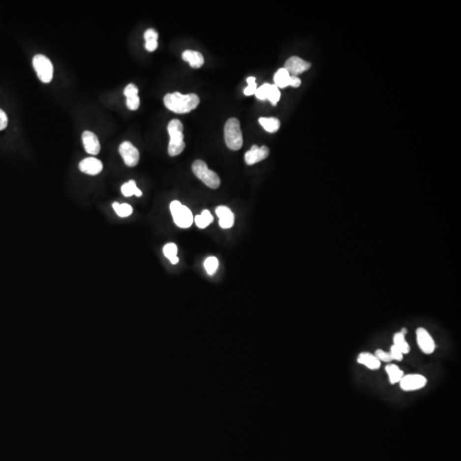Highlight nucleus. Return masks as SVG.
<instances>
[{
    "label": "nucleus",
    "instance_id": "4468645a",
    "mask_svg": "<svg viewBox=\"0 0 461 461\" xmlns=\"http://www.w3.org/2000/svg\"><path fill=\"white\" fill-rule=\"evenodd\" d=\"M217 216L219 217V224L223 229H229L234 225V214L229 207L226 206H219L215 209Z\"/></svg>",
    "mask_w": 461,
    "mask_h": 461
},
{
    "label": "nucleus",
    "instance_id": "0eeeda50",
    "mask_svg": "<svg viewBox=\"0 0 461 461\" xmlns=\"http://www.w3.org/2000/svg\"><path fill=\"white\" fill-rule=\"evenodd\" d=\"M400 387L403 391H415L425 387L427 384V378L421 374L404 375L399 382Z\"/></svg>",
    "mask_w": 461,
    "mask_h": 461
},
{
    "label": "nucleus",
    "instance_id": "2f4dec72",
    "mask_svg": "<svg viewBox=\"0 0 461 461\" xmlns=\"http://www.w3.org/2000/svg\"><path fill=\"white\" fill-rule=\"evenodd\" d=\"M194 221H195V224L197 225V226L199 227V228H201V229L206 228L208 225H210L209 223L207 222V220H205L204 217L202 216L201 214L197 215V216L194 218Z\"/></svg>",
    "mask_w": 461,
    "mask_h": 461
},
{
    "label": "nucleus",
    "instance_id": "7c9ffc66",
    "mask_svg": "<svg viewBox=\"0 0 461 461\" xmlns=\"http://www.w3.org/2000/svg\"><path fill=\"white\" fill-rule=\"evenodd\" d=\"M390 354L392 360L402 361L403 359V356H404V355H403V354L402 353V351H401L398 348H396L395 345H392V346L390 347Z\"/></svg>",
    "mask_w": 461,
    "mask_h": 461
},
{
    "label": "nucleus",
    "instance_id": "f8f14e48",
    "mask_svg": "<svg viewBox=\"0 0 461 461\" xmlns=\"http://www.w3.org/2000/svg\"><path fill=\"white\" fill-rule=\"evenodd\" d=\"M82 142H83L85 151L88 154L96 155L100 152L101 146H100L99 138L93 132L85 131L82 134Z\"/></svg>",
    "mask_w": 461,
    "mask_h": 461
},
{
    "label": "nucleus",
    "instance_id": "6ab92c4d",
    "mask_svg": "<svg viewBox=\"0 0 461 461\" xmlns=\"http://www.w3.org/2000/svg\"><path fill=\"white\" fill-rule=\"evenodd\" d=\"M144 37L146 40V49L152 52L158 47V33L153 28H150L146 30V33L144 34Z\"/></svg>",
    "mask_w": 461,
    "mask_h": 461
},
{
    "label": "nucleus",
    "instance_id": "6e6552de",
    "mask_svg": "<svg viewBox=\"0 0 461 461\" xmlns=\"http://www.w3.org/2000/svg\"><path fill=\"white\" fill-rule=\"evenodd\" d=\"M119 152L123 158L125 164L128 167H135L140 161V152L129 141L121 143L119 147Z\"/></svg>",
    "mask_w": 461,
    "mask_h": 461
},
{
    "label": "nucleus",
    "instance_id": "aec40b11",
    "mask_svg": "<svg viewBox=\"0 0 461 461\" xmlns=\"http://www.w3.org/2000/svg\"><path fill=\"white\" fill-rule=\"evenodd\" d=\"M259 122L261 127L268 133H276L280 127V121L275 117H260Z\"/></svg>",
    "mask_w": 461,
    "mask_h": 461
},
{
    "label": "nucleus",
    "instance_id": "f257e3e1",
    "mask_svg": "<svg viewBox=\"0 0 461 461\" xmlns=\"http://www.w3.org/2000/svg\"><path fill=\"white\" fill-rule=\"evenodd\" d=\"M167 108L176 114H186L195 109L200 103V99L195 93L183 95L181 93H168L164 97Z\"/></svg>",
    "mask_w": 461,
    "mask_h": 461
},
{
    "label": "nucleus",
    "instance_id": "393cba45",
    "mask_svg": "<svg viewBox=\"0 0 461 461\" xmlns=\"http://www.w3.org/2000/svg\"><path fill=\"white\" fill-rule=\"evenodd\" d=\"M112 207L115 211V213L118 214V216L122 217V218L130 216L133 213V207L127 204L120 205L118 203H114L112 205Z\"/></svg>",
    "mask_w": 461,
    "mask_h": 461
},
{
    "label": "nucleus",
    "instance_id": "412c9836",
    "mask_svg": "<svg viewBox=\"0 0 461 461\" xmlns=\"http://www.w3.org/2000/svg\"><path fill=\"white\" fill-rule=\"evenodd\" d=\"M291 75L285 68H280L274 75V85L278 88H285L289 87Z\"/></svg>",
    "mask_w": 461,
    "mask_h": 461
},
{
    "label": "nucleus",
    "instance_id": "9d476101",
    "mask_svg": "<svg viewBox=\"0 0 461 461\" xmlns=\"http://www.w3.org/2000/svg\"><path fill=\"white\" fill-rule=\"evenodd\" d=\"M311 63L298 56H291L286 61L285 68L291 76H297L309 69Z\"/></svg>",
    "mask_w": 461,
    "mask_h": 461
},
{
    "label": "nucleus",
    "instance_id": "c9c22d12",
    "mask_svg": "<svg viewBox=\"0 0 461 461\" xmlns=\"http://www.w3.org/2000/svg\"><path fill=\"white\" fill-rule=\"evenodd\" d=\"M400 331H401V332L403 333L404 335H407V333H408V330H407V328H405V327H403V328L402 329V330H401Z\"/></svg>",
    "mask_w": 461,
    "mask_h": 461
},
{
    "label": "nucleus",
    "instance_id": "dca6fc26",
    "mask_svg": "<svg viewBox=\"0 0 461 461\" xmlns=\"http://www.w3.org/2000/svg\"><path fill=\"white\" fill-rule=\"evenodd\" d=\"M357 362L360 365H365L369 370L376 371L380 368L381 362L378 358L374 356V354L369 352H361L357 357Z\"/></svg>",
    "mask_w": 461,
    "mask_h": 461
},
{
    "label": "nucleus",
    "instance_id": "f03ea898",
    "mask_svg": "<svg viewBox=\"0 0 461 461\" xmlns=\"http://www.w3.org/2000/svg\"><path fill=\"white\" fill-rule=\"evenodd\" d=\"M183 130V124L178 119H173L167 125V131L170 136L168 144V154L170 156L179 155L185 150L186 144L184 142Z\"/></svg>",
    "mask_w": 461,
    "mask_h": 461
},
{
    "label": "nucleus",
    "instance_id": "4be33fe9",
    "mask_svg": "<svg viewBox=\"0 0 461 461\" xmlns=\"http://www.w3.org/2000/svg\"><path fill=\"white\" fill-rule=\"evenodd\" d=\"M405 337L406 335L402 333L401 331L395 333L393 337V345L398 348L403 355H408L410 352L411 348L406 341Z\"/></svg>",
    "mask_w": 461,
    "mask_h": 461
},
{
    "label": "nucleus",
    "instance_id": "1a4fd4ad",
    "mask_svg": "<svg viewBox=\"0 0 461 461\" xmlns=\"http://www.w3.org/2000/svg\"><path fill=\"white\" fill-rule=\"evenodd\" d=\"M417 344L419 349L425 355H431L436 350V344L429 331L424 327H418L416 330Z\"/></svg>",
    "mask_w": 461,
    "mask_h": 461
},
{
    "label": "nucleus",
    "instance_id": "a878e982",
    "mask_svg": "<svg viewBox=\"0 0 461 461\" xmlns=\"http://www.w3.org/2000/svg\"><path fill=\"white\" fill-rule=\"evenodd\" d=\"M205 267L208 275H214L219 267V260L215 256L207 257L205 261Z\"/></svg>",
    "mask_w": 461,
    "mask_h": 461
},
{
    "label": "nucleus",
    "instance_id": "ddd939ff",
    "mask_svg": "<svg viewBox=\"0 0 461 461\" xmlns=\"http://www.w3.org/2000/svg\"><path fill=\"white\" fill-rule=\"evenodd\" d=\"M102 161L94 157H87L80 162L79 168L84 173L89 175H97L102 170Z\"/></svg>",
    "mask_w": 461,
    "mask_h": 461
},
{
    "label": "nucleus",
    "instance_id": "473e14b6",
    "mask_svg": "<svg viewBox=\"0 0 461 461\" xmlns=\"http://www.w3.org/2000/svg\"><path fill=\"white\" fill-rule=\"evenodd\" d=\"M8 125V117L5 112L0 108V131L5 129Z\"/></svg>",
    "mask_w": 461,
    "mask_h": 461
},
{
    "label": "nucleus",
    "instance_id": "423d86ee",
    "mask_svg": "<svg viewBox=\"0 0 461 461\" xmlns=\"http://www.w3.org/2000/svg\"><path fill=\"white\" fill-rule=\"evenodd\" d=\"M33 66L38 77L44 83H50L53 78V65L47 56L38 54L33 58Z\"/></svg>",
    "mask_w": 461,
    "mask_h": 461
},
{
    "label": "nucleus",
    "instance_id": "c756f323",
    "mask_svg": "<svg viewBox=\"0 0 461 461\" xmlns=\"http://www.w3.org/2000/svg\"><path fill=\"white\" fill-rule=\"evenodd\" d=\"M270 84H263L262 86H260L259 88H257L256 92L255 93V95L256 96L257 99H260V100H265L266 99V96H267V92H268V89H269Z\"/></svg>",
    "mask_w": 461,
    "mask_h": 461
},
{
    "label": "nucleus",
    "instance_id": "b1692460",
    "mask_svg": "<svg viewBox=\"0 0 461 461\" xmlns=\"http://www.w3.org/2000/svg\"><path fill=\"white\" fill-rule=\"evenodd\" d=\"M163 254L168 260H170L171 263L173 264V265L178 263L179 260H180L179 257L177 256L178 247L173 243H169V244L165 245L164 247H163Z\"/></svg>",
    "mask_w": 461,
    "mask_h": 461
},
{
    "label": "nucleus",
    "instance_id": "20e7f679",
    "mask_svg": "<svg viewBox=\"0 0 461 461\" xmlns=\"http://www.w3.org/2000/svg\"><path fill=\"white\" fill-rule=\"evenodd\" d=\"M192 172L195 174V176L205 183L207 187L212 189H217L220 187V177L214 171L208 169L205 161L196 160L192 164Z\"/></svg>",
    "mask_w": 461,
    "mask_h": 461
},
{
    "label": "nucleus",
    "instance_id": "9b49d317",
    "mask_svg": "<svg viewBox=\"0 0 461 461\" xmlns=\"http://www.w3.org/2000/svg\"><path fill=\"white\" fill-rule=\"evenodd\" d=\"M268 155H269V149L266 146L258 147L257 146H253L249 152L245 153V162L248 165L256 164L264 159H266Z\"/></svg>",
    "mask_w": 461,
    "mask_h": 461
},
{
    "label": "nucleus",
    "instance_id": "f704fd0d",
    "mask_svg": "<svg viewBox=\"0 0 461 461\" xmlns=\"http://www.w3.org/2000/svg\"><path fill=\"white\" fill-rule=\"evenodd\" d=\"M201 215L202 216L204 217L205 220H207V222L209 223V224H211V223L214 221V217H213V215L211 214L210 212H209L208 210H207V209H205V210L203 211V212H202Z\"/></svg>",
    "mask_w": 461,
    "mask_h": 461
},
{
    "label": "nucleus",
    "instance_id": "cd10ccee",
    "mask_svg": "<svg viewBox=\"0 0 461 461\" xmlns=\"http://www.w3.org/2000/svg\"><path fill=\"white\" fill-rule=\"evenodd\" d=\"M248 87L244 90V93L246 96H251L256 93L257 90L256 83V78L249 77L247 79Z\"/></svg>",
    "mask_w": 461,
    "mask_h": 461
},
{
    "label": "nucleus",
    "instance_id": "bb28decb",
    "mask_svg": "<svg viewBox=\"0 0 461 461\" xmlns=\"http://www.w3.org/2000/svg\"><path fill=\"white\" fill-rule=\"evenodd\" d=\"M280 96H281V93H280L279 88L276 87L275 85H270L266 99H268L273 105H276L280 99Z\"/></svg>",
    "mask_w": 461,
    "mask_h": 461
},
{
    "label": "nucleus",
    "instance_id": "39448f33",
    "mask_svg": "<svg viewBox=\"0 0 461 461\" xmlns=\"http://www.w3.org/2000/svg\"><path fill=\"white\" fill-rule=\"evenodd\" d=\"M170 211L173 221L180 228H189L194 221L192 211L179 201H173L170 204Z\"/></svg>",
    "mask_w": 461,
    "mask_h": 461
},
{
    "label": "nucleus",
    "instance_id": "c85d7f7f",
    "mask_svg": "<svg viewBox=\"0 0 461 461\" xmlns=\"http://www.w3.org/2000/svg\"><path fill=\"white\" fill-rule=\"evenodd\" d=\"M374 356L378 358L380 362L383 361V362L390 363L391 361H393L391 359L390 352H386V351L381 350V349H378V350L375 351Z\"/></svg>",
    "mask_w": 461,
    "mask_h": 461
},
{
    "label": "nucleus",
    "instance_id": "2eb2a0df",
    "mask_svg": "<svg viewBox=\"0 0 461 461\" xmlns=\"http://www.w3.org/2000/svg\"><path fill=\"white\" fill-rule=\"evenodd\" d=\"M124 95L127 97V108L130 110H137L140 104L138 87L134 84L127 85L124 90Z\"/></svg>",
    "mask_w": 461,
    "mask_h": 461
},
{
    "label": "nucleus",
    "instance_id": "a211bd4d",
    "mask_svg": "<svg viewBox=\"0 0 461 461\" xmlns=\"http://www.w3.org/2000/svg\"><path fill=\"white\" fill-rule=\"evenodd\" d=\"M385 371L387 372L390 384H396L399 383L401 379L404 376V372H403V370H401L398 365H396V364H392V363H389L385 366Z\"/></svg>",
    "mask_w": 461,
    "mask_h": 461
},
{
    "label": "nucleus",
    "instance_id": "7ed1b4c3",
    "mask_svg": "<svg viewBox=\"0 0 461 461\" xmlns=\"http://www.w3.org/2000/svg\"><path fill=\"white\" fill-rule=\"evenodd\" d=\"M225 141L226 146L232 151H239L243 146V134H242L240 122L237 118H230L225 125Z\"/></svg>",
    "mask_w": 461,
    "mask_h": 461
},
{
    "label": "nucleus",
    "instance_id": "72a5a7b5",
    "mask_svg": "<svg viewBox=\"0 0 461 461\" xmlns=\"http://www.w3.org/2000/svg\"><path fill=\"white\" fill-rule=\"evenodd\" d=\"M302 84V81H301L300 79L297 77V76H291V79H290V83H289V86H291L292 87H299Z\"/></svg>",
    "mask_w": 461,
    "mask_h": 461
},
{
    "label": "nucleus",
    "instance_id": "5701e85b",
    "mask_svg": "<svg viewBox=\"0 0 461 461\" xmlns=\"http://www.w3.org/2000/svg\"><path fill=\"white\" fill-rule=\"evenodd\" d=\"M121 193L125 197H132L135 195L138 198H140L142 196V192L137 187L136 182L134 180H130L127 183H125L122 185L121 188Z\"/></svg>",
    "mask_w": 461,
    "mask_h": 461
},
{
    "label": "nucleus",
    "instance_id": "f3484780",
    "mask_svg": "<svg viewBox=\"0 0 461 461\" xmlns=\"http://www.w3.org/2000/svg\"><path fill=\"white\" fill-rule=\"evenodd\" d=\"M182 58L186 62H189L190 65L192 66L193 68H201L205 63L204 56L201 53L195 51L187 50L186 51H184L182 54Z\"/></svg>",
    "mask_w": 461,
    "mask_h": 461
}]
</instances>
